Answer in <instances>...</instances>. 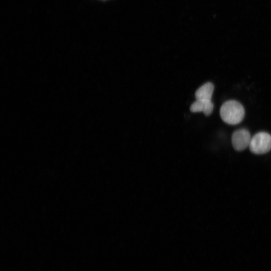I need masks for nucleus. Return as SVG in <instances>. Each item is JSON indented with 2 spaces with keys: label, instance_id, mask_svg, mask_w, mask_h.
<instances>
[{
  "label": "nucleus",
  "instance_id": "39448f33",
  "mask_svg": "<svg viewBox=\"0 0 271 271\" xmlns=\"http://www.w3.org/2000/svg\"><path fill=\"white\" fill-rule=\"evenodd\" d=\"M214 88V85L211 82L205 83L196 91L195 93L196 99L211 100Z\"/></svg>",
  "mask_w": 271,
  "mask_h": 271
},
{
  "label": "nucleus",
  "instance_id": "f03ea898",
  "mask_svg": "<svg viewBox=\"0 0 271 271\" xmlns=\"http://www.w3.org/2000/svg\"><path fill=\"white\" fill-rule=\"evenodd\" d=\"M250 151L255 154H263L271 150V135L266 132H259L251 139Z\"/></svg>",
  "mask_w": 271,
  "mask_h": 271
},
{
  "label": "nucleus",
  "instance_id": "20e7f679",
  "mask_svg": "<svg viewBox=\"0 0 271 271\" xmlns=\"http://www.w3.org/2000/svg\"><path fill=\"white\" fill-rule=\"evenodd\" d=\"M214 104L211 100L196 99L190 106L192 112H203L206 115H210L213 110Z\"/></svg>",
  "mask_w": 271,
  "mask_h": 271
},
{
  "label": "nucleus",
  "instance_id": "7ed1b4c3",
  "mask_svg": "<svg viewBox=\"0 0 271 271\" xmlns=\"http://www.w3.org/2000/svg\"><path fill=\"white\" fill-rule=\"evenodd\" d=\"M251 136L249 131L244 128L234 131L231 137V142L234 149L238 151L245 149L249 146Z\"/></svg>",
  "mask_w": 271,
  "mask_h": 271
},
{
  "label": "nucleus",
  "instance_id": "f257e3e1",
  "mask_svg": "<svg viewBox=\"0 0 271 271\" xmlns=\"http://www.w3.org/2000/svg\"><path fill=\"white\" fill-rule=\"evenodd\" d=\"M220 115L225 123L235 125L242 121L245 111L240 103L234 100H230L223 103L220 109Z\"/></svg>",
  "mask_w": 271,
  "mask_h": 271
}]
</instances>
